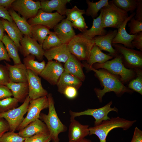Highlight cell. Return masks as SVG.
<instances>
[{
  "instance_id": "6da1fadb",
  "label": "cell",
  "mask_w": 142,
  "mask_h": 142,
  "mask_svg": "<svg viewBox=\"0 0 142 142\" xmlns=\"http://www.w3.org/2000/svg\"><path fill=\"white\" fill-rule=\"evenodd\" d=\"M83 66L88 70L93 71L95 76L99 81L101 85L103 87L102 89L95 88L94 92L100 102L105 94L108 92H113L118 97H120L125 93H132L133 91L124 85L120 80L119 77L103 69H97L92 67H90L86 62Z\"/></svg>"
},
{
  "instance_id": "7a4b0ae2",
  "label": "cell",
  "mask_w": 142,
  "mask_h": 142,
  "mask_svg": "<svg viewBox=\"0 0 142 142\" xmlns=\"http://www.w3.org/2000/svg\"><path fill=\"white\" fill-rule=\"evenodd\" d=\"M47 97L48 101V114L41 113L39 118L46 124L48 129L53 142H59V133L65 131L67 128L61 121L56 111L54 101L51 94Z\"/></svg>"
},
{
  "instance_id": "3957f363",
  "label": "cell",
  "mask_w": 142,
  "mask_h": 142,
  "mask_svg": "<svg viewBox=\"0 0 142 142\" xmlns=\"http://www.w3.org/2000/svg\"><path fill=\"white\" fill-rule=\"evenodd\" d=\"M130 120L119 116L111 118L109 120L103 121L99 124L89 128V135L95 134L99 138L100 142H106L107 136L112 129L121 128L126 130L136 122Z\"/></svg>"
},
{
  "instance_id": "277c9868",
  "label": "cell",
  "mask_w": 142,
  "mask_h": 142,
  "mask_svg": "<svg viewBox=\"0 0 142 142\" xmlns=\"http://www.w3.org/2000/svg\"><path fill=\"white\" fill-rule=\"evenodd\" d=\"M95 69H105L111 73L118 76L121 83L124 84L135 77L136 74L133 69L125 67L123 63L120 55L102 64L96 63L92 66Z\"/></svg>"
},
{
  "instance_id": "5b68a950",
  "label": "cell",
  "mask_w": 142,
  "mask_h": 142,
  "mask_svg": "<svg viewBox=\"0 0 142 142\" xmlns=\"http://www.w3.org/2000/svg\"><path fill=\"white\" fill-rule=\"evenodd\" d=\"M94 45L93 38L88 37L81 33L76 35L67 46L71 54L80 60L87 61Z\"/></svg>"
},
{
  "instance_id": "8992f818",
  "label": "cell",
  "mask_w": 142,
  "mask_h": 142,
  "mask_svg": "<svg viewBox=\"0 0 142 142\" xmlns=\"http://www.w3.org/2000/svg\"><path fill=\"white\" fill-rule=\"evenodd\" d=\"M102 13V23L103 28L118 29L128 17L126 12L115 6L111 1L100 11Z\"/></svg>"
},
{
  "instance_id": "52a82bcc",
  "label": "cell",
  "mask_w": 142,
  "mask_h": 142,
  "mask_svg": "<svg viewBox=\"0 0 142 142\" xmlns=\"http://www.w3.org/2000/svg\"><path fill=\"white\" fill-rule=\"evenodd\" d=\"M121 57L122 62L127 68H142V51L125 47L120 44H112Z\"/></svg>"
},
{
  "instance_id": "ba28073f",
  "label": "cell",
  "mask_w": 142,
  "mask_h": 142,
  "mask_svg": "<svg viewBox=\"0 0 142 142\" xmlns=\"http://www.w3.org/2000/svg\"><path fill=\"white\" fill-rule=\"evenodd\" d=\"M30 99L28 95L19 106L7 111L1 113V117L8 123L10 131L14 132L21 123L23 116L27 112Z\"/></svg>"
},
{
  "instance_id": "9c48e42d",
  "label": "cell",
  "mask_w": 142,
  "mask_h": 142,
  "mask_svg": "<svg viewBox=\"0 0 142 142\" xmlns=\"http://www.w3.org/2000/svg\"><path fill=\"white\" fill-rule=\"evenodd\" d=\"M48 107V101L47 96L30 100L27 114L17 130H22L30 123L39 119L41 111Z\"/></svg>"
},
{
  "instance_id": "30bf717a",
  "label": "cell",
  "mask_w": 142,
  "mask_h": 142,
  "mask_svg": "<svg viewBox=\"0 0 142 142\" xmlns=\"http://www.w3.org/2000/svg\"><path fill=\"white\" fill-rule=\"evenodd\" d=\"M112 101H111L105 105L97 109H88L80 112H75L70 110L69 113L70 119L75 118L76 117L83 115H88L93 116L95 119L94 126L100 124L103 121L109 120L110 118L108 116V113L111 111L118 113V110L114 107L112 108L111 106Z\"/></svg>"
},
{
  "instance_id": "8fae6325",
  "label": "cell",
  "mask_w": 142,
  "mask_h": 142,
  "mask_svg": "<svg viewBox=\"0 0 142 142\" xmlns=\"http://www.w3.org/2000/svg\"><path fill=\"white\" fill-rule=\"evenodd\" d=\"M11 8L27 20L35 17L41 7L40 1L15 0Z\"/></svg>"
},
{
  "instance_id": "7c38bea8",
  "label": "cell",
  "mask_w": 142,
  "mask_h": 142,
  "mask_svg": "<svg viewBox=\"0 0 142 142\" xmlns=\"http://www.w3.org/2000/svg\"><path fill=\"white\" fill-rule=\"evenodd\" d=\"M20 42L21 47L19 51L24 57L32 55L40 61L43 60L44 50L43 48L42 45L27 35L23 36Z\"/></svg>"
},
{
  "instance_id": "4fadbf2b",
  "label": "cell",
  "mask_w": 142,
  "mask_h": 142,
  "mask_svg": "<svg viewBox=\"0 0 142 142\" xmlns=\"http://www.w3.org/2000/svg\"><path fill=\"white\" fill-rule=\"evenodd\" d=\"M65 17L64 16L60 15L57 12L48 13L45 12L40 9L35 17L29 19L27 21L30 25H42L47 27L50 29H53Z\"/></svg>"
},
{
  "instance_id": "5bb4252c",
  "label": "cell",
  "mask_w": 142,
  "mask_h": 142,
  "mask_svg": "<svg viewBox=\"0 0 142 142\" xmlns=\"http://www.w3.org/2000/svg\"><path fill=\"white\" fill-rule=\"evenodd\" d=\"M27 77L28 84V96L30 100L47 96V91L43 87L41 79L38 75L29 69L27 70Z\"/></svg>"
},
{
  "instance_id": "9a60e30c",
  "label": "cell",
  "mask_w": 142,
  "mask_h": 142,
  "mask_svg": "<svg viewBox=\"0 0 142 142\" xmlns=\"http://www.w3.org/2000/svg\"><path fill=\"white\" fill-rule=\"evenodd\" d=\"M64 71V67L60 63L51 60L46 64L39 75L51 84L54 85L56 84Z\"/></svg>"
},
{
  "instance_id": "2e32d148",
  "label": "cell",
  "mask_w": 142,
  "mask_h": 142,
  "mask_svg": "<svg viewBox=\"0 0 142 142\" xmlns=\"http://www.w3.org/2000/svg\"><path fill=\"white\" fill-rule=\"evenodd\" d=\"M118 30L109 31L104 35L98 36L93 38L94 45L98 46L102 50L109 53V55L115 58L118 54L112 45V41L116 36Z\"/></svg>"
},
{
  "instance_id": "e0dca14e",
  "label": "cell",
  "mask_w": 142,
  "mask_h": 142,
  "mask_svg": "<svg viewBox=\"0 0 142 142\" xmlns=\"http://www.w3.org/2000/svg\"><path fill=\"white\" fill-rule=\"evenodd\" d=\"M53 29L63 44H67L76 35L72 22L66 18L61 21Z\"/></svg>"
},
{
  "instance_id": "ac0fdd59",
  "label": "cell",
  "mask_w": 142,
  "mask_h": 142,
  "mask_svg": "<svg viewBox=\"0 0 142 142\" xmlns=\"http://www.w3.org/2000/svg\"><path fill=\"white\" fill-rule=\"evenodd\" d=\"M135 12H133L125 19L118 29L117 34L113 39L112 44H121L126 47L133 48L131 42L134 37L135 34H130L127 32L126 27L128 22L134 17Z\"/></svg>"
},
{
  "instance_id": "d6986e66",
  "label": "cell",
  "mask_w": 142,
  "mask_h": 142,
  "mask_svg": "<svg viewBox=\"0 0 142 142\" xmlns=\"http://www.w3.org/2000/svg\"><path fill=\"white\" fill-rule=\"evenodd\" d=\"M89 126L88 125L82 124L75 118L70 119L68 132L69 141L80 142L89 135Z\"/></svg>"
},
{
  "instance_id": "ffe728a7",
  "label": "cell",
  "mask_w": 142,
  "mask_h": 142,
  "mask_svg": "<svg viewBox=\"0 0 142 142\" xmlns=\"http://www.w3.org/2000/svg\"><path fill=\"white\" fill-rule=\"evenodd\" d=\"M70 54L67 44H63L44 50V56L48 61L54 60L60 63H65Z\"/></svg>"
},
{
  "instance_id": "44dd1931",
  "label": "cell",
  "mask_w": 142,
  "mask_h": 142,
  "mask_svg": "<svg viewBox=\"0 0 142 142\" xmlns=\"http://www.w3.org/2000/svg\"><path fill=\"white\" fill-rule=\"evenodd\" d=\"M8 70L10 82L18 83L27 82V70L22 63L11 65L4 62Z\"/></svg>"
},
{
  "instance_id": "7402d4cb",
  "label": "cell",
  "mask_w": 142,
  "mask_h": 142,
  "mask_svg": "<svg viewBox=\"0 0 142 142\" xmlns=\"http://www.w3.org/2000/svg\"><path fill=\"white\" fill-rule=\"evenodd\" d=\"M83 64L79 60L70 54L68 60L65 63L64 68V72L78 78L82 82L85 79L83 71Z\"/></svg>"
},
{
  "instance_id": "603a6c76",
  "label": "cell",
  "mask_w": 142,
  "mask_h": 142,
  "mask_svg": "<svg viewBox=\"0 0 142 142\" xmlns=\"http://www.w3.org/2000/svg\"><path fill=\"white\" fill-rule=\"evenodd\" d=\"M48 132H49L46 125L39 119L30 123L18 133L21 137L26 138L37 134Z\"/></svg>"
},
{
  "instance_id": "cb8c5ba5",
  "label": "cell",
  "mask_w": 142,
  "mask_h": 142,
  "mask_svg": "<svg viewBox=\"0 0 142 142\" xmlns=\"http://www.w3.org/2000/svg\"><path fill=\"white\" fill-rule=\"evenodd\" d=\"M70 1L71 0L41 1V9L43 11L48 13H52L53 11H56L60 15L64 16L67 9L66 4Z\"/></svg>"
},
{
  "instance_id": "d4e9b609",
  "label": "cell",
  "mask_w": 142,
  "mask_h": 142,
  "mask_svg": "<svg viewBox=\"0 0 142 142\" xmlns=\"http://www.w3.org/2000/svg\"><path fill=\"white\" fill-rule=\"evenodd\" d=\"M1 18L4 31L7 33L9 38L14 43L19 51L21 47L20 42L23 37V34L13 21L10 22Z\"/></svg>"
},
{
  "instance_id": "484cf974",
  "label": "cell",
  "mask_w": 142,
  "mask_h": 142,
  "mask_svg": "<svg viewBox=\"0 0 142 142\" xmlns=\"http://www.w3.org/2000/svg\"><path fill=\"white\" fill-rule=\"evenodd\" d=\"M6 85L11 90L14 98L19 102H23L28 95L29 88L27 82L18 83L9 82Z\"/></svg>"
},
{
  "instance_id": "4316f807",
  "label": "cell",
  "mask_w": 142,
  "mask_h": 142,
  "mask_svg": "<svg viewBox=\"0 0 142 142\" xmlns=\"http://www.w3.org/2000/svg\"><path fill=\"white\" fill-rule=\"evenodd\" d=\"M82 81L77 77L65 72L60 77L56 85L58 91L62 93L67 87L73 86L77 89L81 86Z\"/></svg>"
},
{
  "instance_id": "83f0119b",
  "label": "cell",
  "mask_w": 142,
  "mask_h": 142,
  "mask_svg": "<svg viewBox=\"0 0 142 142\" xmlns=\"http://www.w3.org/2000/svg\"><path fill=\"white\" fill-rule=\"evenodd\" d=\"M113 58L112 56L102 52L98 46L94 45L86 63L88 67H91L95 63H103Z\"/></svg>"
},
{
  "instance_id": "f1b7e54d",
  "label": "cell",
  "mask_w": 142,
  "mask_h": 142,
  "mask_svg": "<svg viewBox=\"0 0 142 142\" xmlns=\"http://www.w3.org/2000/svg\"><path fill=\"white\" fill-rule=\"evenodd\" d=\"M102 13L100 11L99 15L96 18L93 19L91 27L82 33L87 37L91 38H93L96 36L105 35L107 32L102 26Z\"/></svg>"
},
{
  "instance_id": "f546056e",
  "label": "cell",
  "mask_w": 142,
  "mask_h": 142,
  "mask_svg": "<svg viewBox=\"0 0 142 142\" xmlns=\"http://www.w3.org/2000/svg\"><path fill=\"white\" fill-rule=\"evenodd\" d=\"M8 11L13 21L23 35L31 37V25L28 23L27 20L23 17H21L11 8Z\"/></svg>"
},
{
  "instance_id": "4dcf8cb0",
  "label": "cell",
  "mask_w": 142,
  "mask_h": 142,
  "mask_svg": "<svg viewBox=\"0 0 142 142\" xmlns=\"http://www.w3.org/2000/svg\"><path fill=\"white\" fill-rule=\"evenodd\" d=\"M2 42L4 45L8 55L12 59L14 64L22 63L17 47L14 43L5 33Z\"/></svg>"
},
{
  "instance_id": "1f68e13d",
  "label": "cell",
  "mask_w": 142,
  "mask_h": 142,
  "mask_svg": "<svg viewBox=\"0 0 142 142\" xmlns=\"http://www.w3.org/2000/svg\"><path fill=\"white\" fill-rule=\"evenodd\" d=\"M35 57L29 55L24 57L23 59V64L27 69H29L36 74L38 75L43 70L46 64L44 60L38 62L35 60Z\"/></svg>"
},
{
  "instance_id": "d6a6232c",
  "label": "cell",
  "mask_w": 142,
  "mask_h": 142,
  "mask_svg": "<svg viewBox=\"0 0 142 142\" xmlns=\"http://www.w3.org/2000/svg\"><path fill=\"white\" fill-rule=\"evenodd\" d=\"M50 32L49 28L43 25H31V37L41 45H42L45 39L49 34Z\"/></svg>"
},
{
  "instance_id": "836d02e7",
  "label": "cell",
  "mask_w": 142,
  "mask_h": 142,
  "mask_svg": "<svg viewBox=\"0 0 142 142\" xmlns=\"http://www.w3.org/2000/svg\"><path fill=\"white\" fill-rule=\"evenodd\" d=\"M108 0H100L96 2H91L89 0L86 1L88 8L85 14L87 16L91 17L93 19L96 18L98 16V12L108 3Z\"/></svg>"
},
{
  "instance_id": "e575fe53",
  "label": "cell",
  "mask_w": 142,
  "mask_h": 142,
  "mask_svg": "<svg viewBox=\"0 0 142 142\" xmlns=\"http://www.w3.org/2000/svg\"><path fill=\"white\" fill-rule=\"evenodd\" d=\"M133 70L136 76L129 82L128 88L142 95V69L136 68Z\"/></svg>"
},
{
  "instance_id": "d590c367",
  "label": "cell",
  "mask_w": 142,
  "mask_h": 142,
  "mask_svg": "<svg viewBox=\"0 0 142 142\" xmlns=\"http://www.w3.org/2000/svg\"><path fill=\"white\" fill-rule=\"evenodd\" d=\"M117 7L127 12L133 13L136 9L138 0H113L111 1Z\"/></svg>"
},
{
  "instance_id": "8d00e7d4",
  "label": "cell",
  "mask_w": 142,
  "mask_h": 142,
  "mask_svg": "<svg viewBox=\"0 0 142 142\" xmlns=\"http://www.w3.org/2000/svg\"><path fill=\"white\" fill-rule=\"evenodd\" d=\"M63 44L54 32L51 31L47 36L42 45L44 50L49 49Z\"/></svg>"
},
{
  "instance_id": "74e56055",
  "label": "cell",
  "mask_w": 142,
  "mask_h": 142,
  "mask_svg": "<svg viewBox=\"0 0 142 142\" xmlns=\"http://www.w3.org/2000/svg\"><path fill=\"white\" fill-rule=\"evenodd\" d=\"M18 102L14 97H9L0 100V112H6L15 108Z\"/></svg>"
},
{
  "instance_id": "f35d334b",
  "label": "cell",
  "mask_w": 142,
  "mask_h": 142,
  "mask_svg": "<svg viewBox=\"0 0 142 142\" xmlns=\"http://www.w3.org/2000/svg\"><path fill=\"white\" fill-rule=\"evenodd\" d=\"M85 13L84 9H79L75 6L71 9H67L65 15L67 16L66 19L72 22Z\"/></svg>"
},
{
  "instance_id": "ab89813d",
  "label": "cell",
  "mask_w": 142,
  "mask_h": 142,
  "mask_svg": "<svg viewBox=\"0 0 142 142\" xmlns=\"http://www.w3.org/2000/svg\"><path fill=\"white\" fill-rule=\"evenodd\" d=\"M25 139L18 133L10 131L3 135L0 138V142H24Z\"/></svg>"
},
{
  "instance_id": "60d3db41",
  "label": "cell",
  "mask_w": 142,
  "mask_h": 142,
  "mask_svg": "<svg viewBox=\"0 0 142 142\" xmlns=\"http://www.w3.org/2000/svg\"><path fill=\"white\" fill-rule=\"evenodd\" d=\"M51 140L49 132L38 134L25 138L24 142H49Z\"/></svg>"
},
{
  "instance_id": "b9f144b4",
  "label": "cell",
  "mask_w": 142,
  "mask_h": 142,
  "mask_svg": "<svg viewBox=\"0 0 142 142\" xmlns=\"http://www.w3.org/2000/svg\"><path fill=\"white\" fill-rule=\"evenodd\" d=\"M128 24L130 34H135L142 31V22L136 20L134 17L130 20Z\"/></svg>"
},
{
  "instance_id": "7bdbcfd3",
  "label": "cell",
  "mask_w": 142,
  "mask_h": 142,
  "mask_svg": "<svg viewBox=\"0 0 142 142\" xmlns=\"http://www.w3.org/2000/svg\"><path fill=\"white\" fill-rule=\"evenodd\" d=\"M72 23L73 27L78 29L82 33L85 31L88 28L84 18L83 16Z\"/></svg>"
},
{
  "instance_id": "ee69618b",
  "label": "cell",
  "mask_w": 142,
  "mask_h": 142,
  "mask_svg": "<svg viewBox=\"0 0 142 142\" xmlns=\"http://www.w3.org/2000/svg\"><path fill=\"white\" fill-rule=\"evenodd\" d=\"M9 82L8 72L6 66L0 65V85H6Z\"/></svg>"
},
{
  "instance_id": "f6af8a7d",
  "label": "cell",
  "mask_w": 142,
  "mask_h": 142,
  "mask_svg": "<svg viewBox=\"0 0 142 142\" xmlns=\"http://www.w3.org/2000/svg\"><path fill=\"white\" fill-rule=\"evenodd\" d=\"M77 89L73 86L67 87L64 89L62 93L67 97L70 99H73L75 98L77 95Z\"/></svg>"
},
{
  "instance_id": "bcb514c9",
  "label": "cell",
  "mask_w": 142,
  "mask_h": 142,
  "mask_svg": "<svg viewBox=\"0 0 142 142\" xmlns=\"http://www.w3.org/2000/svg\"><path fill=\"white\" fill-rule=\"evenodd\" d=\"M131 43L134 47H135L142 51V31L135 34Z\"/></svg>"
},
{
  "instance_id": "7dc6e473",
  "label": "cell",
  "mask_w": 142,
  "mask_h": 142,
  "mask_svg": "<svg viewBox=\"0 0 142 142\" xmlns=\"http://www.w3.org/2000/svg\"><path fill=\"white\" fill-rule=\"evenodd\" d=\"M12 96L13 94L11 91L6 85H0V100Z\"/></svg>"
},
{
  "instance_id": "c3c4849f",
  "label": "cell",
  "mask_w": 142,
  "mask_h": 142,
  "mask_svg": "<svg viewBox=\"0 0 142 142\" xmlns=\"http://www.w3.org/2000/svg\"><path fill=\"white\" fill-rule=\"evenodd\" d=\"M10 58L3 43L0 41V61L5 60L10 62Z\"/></svg>"
},
{
  "instance_id": "681fc988",
  "label": "cell",
  "mask_w": 142,
  "mask_h": 142,
  "mask_svg": "<svg viewBox=\"0 0 142 142\" xmlns=\"http://www.w3.org/2000/svg\"><path fill=\"white\" fill-rule=\"evenodd\" d=\"M136 12L134 16L136 20L142 22V0H138L137 5L136 8Z\"/></svg>"
},
{
  "instance_id": "f907efd6",
  "label": "cell",
  "mask_w": 142,
  "mask_h": 142,
  "mask_svg": "<svg viewBox=\"0 0 142 142\" xmlns=\"http://www.w3.org/2000/svg\"><path fill=\"white\" fill-rule=\"evenodd\" d=\"M8 130H9V128L7 122L3 118L0 119V138Z\"/></svg>"
},
{
  "instance_id": "816d5d0a",
  "label": "cell",
  "mask_w": 142,
  "mask_h": 142,
  "mask_svg": "<svg viewBox=\"0 0 142 142\" xmlns=\"http://www.w3.org/2000/svg\"><path fill=\"white\" fill-rule=\"evenodd\" d=\"M131 142H142V131L137 127L135 128Z\"/></svg>"
},
{
  "instance_id": "f5cc1de1",
  "label": "cell",
  "mask_w": 142,
  "mask_h": 142,
  "mask_svg": "<svg viewBox=\"0 0 142 142\" xmlns=\"http://www.w3.org/2000/svg\"><path fill=\"white\" fill-rule=\"evenodd\" d=\"M0 17L7 20L10 22L13 21V19L9 15L8 10L4 7L0 6Z\"/></svg>"
},
{
  "instance_id": "db71d44e",
  "label": "cell",
  "mask_w": 142,
  "mask_h": 142,
  "mask_svg": "<svg viewBox=\"0 0 142 142\" xmlns=\"http://www.w3.org/2000/svg\"><path fill=\"white\" fill-rule=\"evenodd\" d=\"M15 0H0V6L7 10L11 8L12 3Z\"/></svg>"
},
{
  "instance_id": "11a10c76",
  "label": "cell",
  "mask_w": 142,
  "mask_h": 142,
  "mask_svg": "<svg viewBox=\"0 0 142 142\" xmlns=\"http://www.w3.org/2000/svg\"><path fill=\"white\" fill-rule=\"evenodd\" d=\"M4 29L1 18H0V41H2L4 35Z\"/></svg>"
},
{
  "instance_id": "9f6ffc18",
  "label": "cell",
  "mask_w": 142,
  "mask_h": 142,
  "mask_svg": "<svg viewBox=\"0 0 142 142\" xmlns=\"http://www.w3.org/2000/svg\"><path fill=\"white\" fill-rule=\"evenodd\" d=\"M80 142H91L90 141L87 139H83Z\"/></svg>"
},
{
  "instance_id": "6f0895ef",
  "label": "cell",
  "mask_w": 142,
  "mask_h": 142,
  "mask_svg": "<svg viewBox=\"0 0 142 142\" xmlns=\"http://www.w3.org/2000/svg\"><path fill=\"white\" fill-rule=\"evenodd\" d=\"M1 113L0 112V119H1Z\"/></svg>"
},
{
  "instance_id": "680465c9",
  "label": "cell",
  "mask_w": 142,
  "mask_h": 142,
  "mask_svg": "<svg viewBox=\"0 0 142 142\" xmlns=\"http://www.w3.org/2000/svg\"><path fill=\"white\" fill-rule=\"evenodd\" d=\"M69 142H70V141H69Z\"/></svg>"
}]
</instances>
